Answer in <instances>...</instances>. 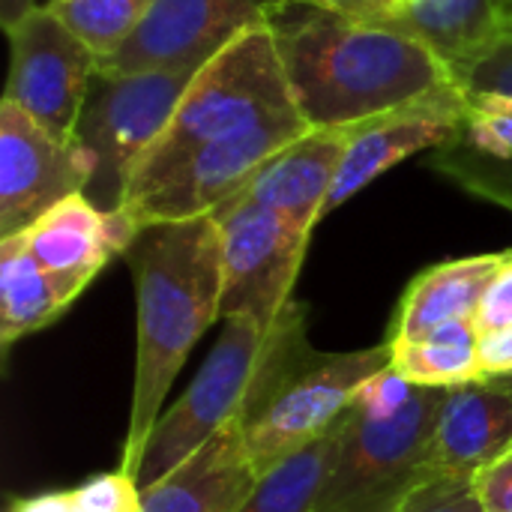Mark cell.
Masks as SVG:
<instances>
[{"instance_id":"6da1fadb","label":"cell","mask_w":512,"mask_h":512,"mask_svg":"<svg viewBox=\"0 0 512 512\" xmlns=\"http://www.w3.org/2000/svg\"><path fill=\"white\" fill-rule=\"evenodd\" d=\"M138 303V348L129 429L120 450V474L135 480L150 432L165 399L201 336L222 321V228L195 216L156 222L135 234L123 252Z\"/></svg>"},{"instance_id":"7a4b0ae2","label":"cell","mask_w":512,"mask_h":512,"mask_svg":"<svg viewBox=\"0 0 512 512\" xmlns=\"http://www.w3.org/2000/svg\"><path fill=\"white\" fill-rule=\"evenodd\" d=\"M294 105L309 129H339L453 87L450 69L411 36L312 9L276 24Z\"/></svg>"},{"instance_id":"3957f363","label":"cell","mask_w":512,"mask_h":512,"mask_svg":"<svg viewBox=\"0 0 512 512\" xmlns=\"http://www.w3.org/2000/svg\"><path fill=\"white\" fill-rule=\"evenodd\" d=\"M309 348L303 306H291L273 327L249 315L222 318V333L186 393L162 411L147 438L138 489H147L195 456L234 420H246Z\"/></svg>"},{"instance_id":"277c9868","label":"cell","mask_w":512,"mask_h":512,"mask_svg":"<svg viewBox=\"0 0 512 512\" xmlns=\"http://www.w3.org/2000/svg\"><path fill=\"white\" fill-rule=\"evenodd\" d=\"M300 117L273 24H258L222 48L189 84L171 123L138 162L123 201L147 189L189 153L273 120Z\"/></svg>"},{"instance_id":"5b68a950","label":"cell","mask_w":512,"mask_h":512,"mask_svg":"<svg viewBox=\"0 0 512 512\" xmlns=\"http://www.w3.org/2000/svg\"><path fill=\"white\" fill-rule=\"evenodd\" d=\"M447 390L417 387L411 402L375 420L354 405L342 417L318 512H393L432 471L429 441Z\"/></svg>"},{"instance_id":"8992f818","label":"cell","mask_w":512,"mask_h":512,"mask_svg":"<svg viewBox=\"0 0 512 512\" xmlns=\"http://www.w3.org/2000/svg\"><path fill=\"white\" fill-rule=\"evenodd\" d=\"M201 69H156L138 75H108L96 69L75 126V141L93 159V180L84 195L99 210L111 213L123 204L138 162L159 141Z\"/></svg>"},{"instance_id":"52a82bcc","label":"cell","mask_w":512,"mask_h":512,"mask_svg":"<svg viewBox=\"0 0 512 512\" xmlns=\"http://www.w3.org/2000/svg\"><path fill=\"white\" fill-rule=\"evenodd\" d=\"M390 366V342L345 354L303 348L270 396L243 420L246 450L258 477L327 435L348 414L360 390Z\"/></svg>"},{"instance_id":"ba28073f","label":"cell","mask_w":512,"mask_h":512,"mask_svg":"<svg viewBox=\"0 0 512 512\" xmlns=\"http://www.w3.org/2000/svg\"><path fill=\"white\" fill-rule=\"evenodd\" d=\"M213 216L222 228V318L249 315L273 327L294 306L291 294L312 234L240 192Z\"/></svg>"},{"instance_id":"9c48e42d","label":"cell","mask_w":512,"mask_h":512,"mask_svg":"<svg viewBox=\"0 0 512 512\" xmlns=\"http://www.w3.org/2000/svg\"><path fill=\"white\" fill-rule=\"evenodd\" d=\"M306 132V120L294 117L261 123L240 135L213 141L180 159L147 189L123 201L117 210H123L138 231L156 222L210 216L225 201H231L267 159H273L282 147H288Z\"/></svg>"},{"instance_id":"30bf717a","label":"cell","mask_w":512,"mask_h":512,"mask_svg":"<svg viewBox=\"0 0 512 512\" xmlns=\"http://www.w3.org/2000/svg\"><path fill=\"white\" fill-rule=\"evenodd\" d=\"M282 9L279 0H153L135 33L99 60V72L201 69L240 33L273 24Z\"/></svg>"},{"instance_id":"8fae6325","label":"cell","mask_w":512,"mask_h":512,"mask_svg":"<svg viewBox=\"0 0 512 512\" xmlns=\"http://www.w3.org/2000/svg\"><path fill=\"white\" fill-rule=\"evenodd\" d=\"M6 36L12 57L3 99L15 102L57 138H75L99 57L48 6H36L6 27Z\"/></svg>"},{"instance_id":"7c38bea8","label":"cell","mask_w":512,"mask_h":512,"mask_svg":"<svg viewBox=\"0 0 512 512\" xmlns=\"http://www.w3.org/2000/svg\"><path fill=\"white\" fill-rule=\"evenodd\" d=\"M90 180L93 159L75 138H57L15 102H0V240L87 192Z\"/></svg>"},{"instance_id":"4fadbf2b","label":"cell","mask_w":512,"mask_h":512,"mask_svg":"<svg viewBox=\"0 0 512 512\" xmlns=\"http://www.w3.org/2000/svg\"><path fill=\"white\" fill-rule=\"evenodd\" d=\"M465 108L468 96L453 84L354 123L348 153L327 195L321 219L342 207L348 198H354L360 189H366L372 180H378L384 171L399 165L402 159L420 150H438L453 135Z\"/></svg>"},{"instance_id":"5bb4252c","label":"cell","mask_w":512,"mask_h":512,"mask_svg":"<svg viewBox=\"0 0 512 512\" xmlns=\"http://www.w3.org/2000/svg\"><path fill=\"white\" fill-rule=\"evenodd\" d=\"M348 141L351 126L309 129L282 147L273 159H267L240 189V195L312 234L348 153Z\"/></svg>"},{"instance_id":"9a60e30c","label":"cell","mask_w":512,"mask_h":512,"mask_svg":"<svg viewBox=\"0 0 512 512\" xmlns=\"http://www.w3.org/2000/svg\"><path fill=\"white\" fill-rule=\"evenodd\" d=\"M138 228L123 210H99L84 192L60 201L18 237L24 249L51 273L90 285L102 267L129 249Z\"/></svg>"},{"instance_id":"2e32d148","label":"cell","mask_w":512,"mask_h":512,"mask_svg":"<svg viewBox=\"0 0 512 512\" xmlns=\"http://www.w3.org/2000/svg\"><path fill=\"white\" fill-rule=\"evenodd\" d=\"M512 453V387L474 381L450 387L429 441V471L477 477Z\"/></svg>"},{"instance_id":"e0dca14e","label":"cell","mask_w":512,"mask_h":512,"mask_svg":"<svg viewBox=\"0 0 512 512\" xmlns=\"http://www.w3.org/2000/svg\"><path fill=\"white\" fill-rule=\"evenodd\" d=\"M255 483L246 426L234 420L168 477L138 489L141 512H240Z\"/></svg>"},{"instance_id":"ac0fdd59","label":"cell","mask_w":512,"mask_h":512,"mask_svg":"<svg viewBox=\"0 0 512 512\" xmlns=\"http://www.w3.org/2000/svg\"><path fill=\"white\" fill-rule=\"evenodd\" d=\"M468 108L435 150V168L512 207V99L465 93Z\"/></svg>"},{"instance_id":"d6986e66","label":"cell","mask_w":512,"mask_h":512,"mask_svg":"<svg viewBox=\"0 0 512 512\" xmlns=\"http://www.w3.org/2000/svg\"><path fill=\"white\" fill-rule=\"evenodd\" d=\"M384 27L420 42L456 78L480 60L510 24L501 0H399Z\"/></svg>"},{"instance_id":"ffe728a7","label":"cell","mask_w":512,"mask_h":512,"mask_svg":"<svg viewBox=\"0 0 512 512\" xmlns=\"http://www.w3.org/2000/svg\"><path fill=\"white\" fill-rule=\"evenodd\" d=\"M504 255L507 252L474 255V258L444 261L423 270L408 285L387 342L405 345L435 333L444 324L474 321L483 291L492 282L495 270L501 267Z\"/></svg>"},{"instance_id":"44dd1931","label":"cell","mask_w":512,"mask_h":512,"mask_svg":"<svg viewBox=\"0 0 512 512\" xmlns=\"http://www.w3.org/2000/svg\"><path fill=\"white\" fill-rule=\"evenodd\" d=\"M84 282L45 270L18 234L0 240V345L9 351L21 336L57 321L84 291Z\"/></svg>"},{"instance_id":"7402d4cb","label":"cell","mask_w":512,"mask_h":512,"mask_svg":"<svg viewBox=\"0 0 512 512\" xmlns=\"http://www.w3.org/2000/svg\"><path fill=\"white\" fill-rule=\"evenodd\" d=\"M393 372L411 387H462L486 381L480 369V333L474 321H453L435 333L393 345Z\"/></svg>"},{"instance_id":"603a6c76","label":"cell","mask_w":512,"mask_h":512,"mask_svg":"<svg viewBox=\"0 0 512 512\" xmlns=\"http://www.w3.org/2000/svg\"><path fill=\"white\" fill-rule=\"evenodd\" d=\"M339 429L342 420L318 441L264 471L240 512H318V498L339 444Z\"/></svg>"},{"instance_id":"cb8c5ba5","label":"cell","mask_w":512,"mask_h":512,"mask_svg":"<svg viewBox=\"0 0 512 512\" xmlns=\"http://www.w3.org/2000/svg\"><path fill=\"white\" fill-rule=\"evenodd\" d=\"M153 0H51L48 9L102 60L141 24Z\"/></svg>"},{"instance_id":"d4e9b609","label":"cell","mask_w":512,"mask_h":512,"mask_svg":"<svg viewBox=\"0 0 512 512\" xmlns=\"http://www.w3.org/2000/svg\"><path fill=\"white\" fill-rule=\"evenodd\" d=\"M393 512H486L474 477L456 474H429Z\"/></svg>"},{"instance_id":"484cf974","label":"cell","mask_w":512,"mask_h":512,"mask_svg":"<svg viewBox=\"0 0 512 512\" xmlns=\"http://www.w3.org/2000/svg\"><path fill=\"white\" fill-rule=\"evenodd\" d=\"M453 81L465 93L512 99V27H507V33L480 60L462 69Z\"/></svg>"},{"instance_id":"4316f807","label":"cell","mask_w":512,"mask_h":512,"mask_svg":"<svg viewBox=\"0 0 512 512\" xmlns=\"http://www.w3.org/2000/svg\"><path fill=\"white\" fill-rule=\"evenodd\" d=\"M474 327L480 336L512 327V249L504 255L492 282L483 291V300L474 315Z\"/></svg>"},{"instance_id":"83f0119b","label":"cell","mask_w":512,"mask_h":512,"mask_svg":"<svg viewBox=\"0 0 512 512\" xmlns=\"http://www.w3.org/2000/svg\"><path fill=\"white\" fill-rule=\"evenodd\" d=\"M414 390H417V387H411L405 378H399V375L393 372V366H390L387 372L375 375V378L360 390V396L354 399V408H357L360 414H366V417L387 420V417L399 414V411L411 402Z\"/></svg>"},{"instance_id":"f1b7e54d","label":"cell","mask_w":512,"mask_h":512,"mask_svg":"<svg viewBox=\"0 0 512 512\" xmlns=\"http://www.w3.org/2000/svg\"><path fill=\"white\" fill-rule=\"evenodd\" d=\"M477 498L486 512H512V453L474 477Z\"/></svg>"},{"instance_id":"f546056e","label":"cell","mask_w":512,"mask_h":512,"mask_svg":"<svg viewBox=\"0 0 512 512\" xmlns=\"http://www.w3.org/2000/svg\"><path fill=\"white\" fill-rule=\"evenodd\" d=\"M282 6L288 3H306L312 9H321V12H333V15H342V18H351V21H360V24H378L384 27L396 9L399 0H279Z\"/></svg>"},{"instance_id":"4dcf8cb0","label":"cell","mask_w":512,"mask_h":512,"mask_svg":"<svg viewBox=\"0 0 512 512\" xmlns=\"http://www.w3.org/2000/svg\"><path fill=\"white\" fill-rule=\"evenodd\" d=\"M480 369L483 378H510L512 375V327L480 336Z\"/></svg>"},{"instance_id":"1f68e13d","label":"cell","mask_w":512,"mask_h":512,"mask_svg":"<svg viewBox=\"0 0 512 512\" xmlns=\"http://www.w3.org/2000/svg\"><path fill=\"white\" fill-rule=\"evenodd\" d=\"M9 512H81V510L72 504V492H57V495H42V498L15 501Z\"/></svg>"},{"instance_id":"d6a6232c","label":"cell","mask_w":512,"mask_h":512,"mask_svg":"<svg viewBox=\"0 0 512 512\" xmlns=\"http://www.w3.org/2000/svg\"><path fill=\"white\" fill-rule=\"evenodd\" d=\"M33 9H36V0H0V21L3 27H12Z\"/></svg>"},{"instance_id":"836d02e7","label":"cell","mask_w":512,"mask_h":512,"mask_svg":"<svg viewBox=\"0 0 512 512\" xmlns=\"http://www.w3.org/2000/svg\"><path fill=\"white\" fill-rule=\"evenodd\" d=\"M501 6H504V12H507V18L512 15V0H501Z\"/></svg>"},{"instance_id":"e575fe53","label":"cell","mask_w":512,"mask_h":512,"mask_svg":"<svg viewBox=\"0 0 512 512\" xmlns=\"http://www.w3.org/2000/svg\"><path fill=\"white\" fill-rule=\"evenodd\" d=\"M132 512H141V504H138V507H135V510H132Z\"/></svg>"},{"instance_id":"d590c367","label":"cell","mask_w":512,"mask_h":512,"mask_svg":"<svg viewBox=\"0 0 512 512\" xmlns=\"http://www.w3.org/2000/svg\"><path fill=\"white\" fill-rule=\"evenodd\" d=\"M507 24H510V27H512V15H510V18H507Z\"/></svg>"}]
</instances>
